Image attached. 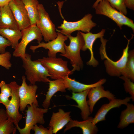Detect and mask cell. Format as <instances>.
I'll return each mask as SVG.
<instances>
[{
    "label": "cell",
    "mask_w": 134,
    "mask_h": 134,
    "mask_svg": "<svg viewBox=\"0 0 134 134\" xmlns=\"http://www.w3.org/2000/svg\"><path fill=\"white\" fill-rule=\"evenodd\" d=\"M21 59L26 78L30 85L35 84L37 82H48L49 79L48 77L51 76L40 62L37 60L32 61L31 55L27 53L25 58Z\"/></svg>",
    "instance_id": "1"
},
{
    "label": "cell",
    "mask_w": 134,
    "mask_h": 134,
    "mask_svg": "<svg viewBox=\"0 0 134 134\" xmlns=\"http://www.w3.org/2000/svg\"><path fill=\"white\" fill-rule=\"evenodd\" d=\"M70 41L69 45H67L64 44L65 53L60 55L69 59L73 67L71 70L72 72L79 71L83 66V62L80 55V51L84 44L83 38L80 32H78L77 35L74 37L71 35H67Z\"/></svg>",
    "instance_id": "2"
},
{
    "label": "cell",
    "mask_w": 134,
    "mask_h": 134,
    "mask_svg": "<svg viewBox=\"0 0 134 134\" xmlns=\"http://www.w3.org/2000/svg\"><path fill=\"white\" fill-rule=\"evenodd\" d=\"M37 60L46 68L52 79H63L73 73L68 68V62L61 58L43 57Z\"/></svg>",
    "instance_id": "3"
},
{
    "label": "cell",
    "mask_w": 134,
    "mask_h": 134,
    "mask_svg": "<svg viewBox=\"0 0 134 134\" xmlns=\"http://www.w3.org/2000/svg\"><path fill=\"white\" fill-rule=\"evenodd\" d=\"M94 8L96 14L105 15L112 19L120 29L123 25H126L131 28L134 32L133 21L113 7L106 0L100 2Z\"/></svg>",
    "instance_id": "4"
},
{
    "label": "cell",
    "mask_w": 134,
    "mask_h": 134,
    "mask_svg": "<svg viewBox=\"0 0 134 134\" xmlns=\"http://www.w3.org/2000/svg\"><path fill=\"white\" fill-rule=\"evenodd\" d=\"M26 112L25 124L24 127L21 128L19 126L16 127L20 134H30L31 130L37 123L43 124L45 123L44 114L47 113L48 109L39 108L34 104L27 105Z\"/></svg>",
    "instance_id": "5"
},
{
    "label": "cell",
    "mask_w": 134,
    "mask_h": 134,
    "mask_svg": "<svg viewBox=\"0 0 134 134\" xmlns=\"http://www.w3.org/2000/svg\"><path fill=\"white\" fill-rule=\"evenodd\" d=\"M21 40L13 52V56L21 59L25 57L26 48L28 44L34 40H36L38 43L41 42L42 36L40 30L36 25L31 26L21 31Z\"/></svg>",
    "instance_id": "6"
},
{
    "label": "cell",
    "mask_w": 134,
    "mask_h": 134,
    "mask_svg": "<svg viewBox=\"0 0 134 134\" xmlns=\"http://www.w3.org/2000/svg\"><path fill=\"white\" fill-rule=\"evenodd\" d=\"M92 17L91 14H88L81 19L75 22H68L64 19L63 23L58 27L61 30L57 31L66 36L70 35L73 32L76 31L88 32L96 25V23L92 21Z\"/></svg>",
    "instance_id": "7"
},
{
    "label": "cell",
    "mask_w": 134,
    "mask_h": 134,
    "mask_svg": "<svg viewBox=\"0 0 134 134\" xmlns=\"http://www.w3.org/2000/svg\"><path fill=\"white\" fill-rule=\"evenodd\" d=\"M132 34L131 38L128 39V43L126 48L123 51L122 54L120 58L118 61H112L108 57L105 53V48L106 43H102L101 50L103 53L104 57L106 59L104 62L106 68V71L110 75L112 76L119 77L121 75L122 71L124 69L126 63L128 55L129 45L131 40L133 38Z\"/></svg>",
    "instance_id": "8"
},
{
    "label": "cell",
    "mask_w": 134,
    "mask_h": 134,
    "mask_svg": "<svg viewBox=\"0 0 134 134\" xmlns=\"http://www.w3.org/2000/svg\"><path fill=\"white\" fill-rule=\"evenodd\" d=\"M38 9L39 18L36 22V25L40 30L44 41L48 42L55 39L57 36L55 26L43 5L39 4Z\"/></svg>",
    "instance_id": "9"
},
{
    "label": "cell",
    "mask_w": 134,
    "mask_h": 134,
    "mask_svg": "<svg viewBox=\"0 0 134 134\" xmlns=\"http://www.w3.org/2000/svg\"><path fill=\"white\" fill-rule=\"evenodd\" d=\"M11 89V98L8 105L6 107V111L8 117L16 127L22 118V115L19 112L20 105V99L19 95V89L20 85L15 81L8 84Z\"/></svg>",
    "instance_id": "10"
},
{
    "label": "cell",
    "mask_w": 134,
    "mask_h": 134,
    "mask_svg": "<svg viewBox=\"0 0 134 134\" xmlns=\"http://www.w3.org/2000/svg\"><path fill=\"white\" fill-rule=\"evenodd\" d=\"M22 83L19 89V95L20 99V110L23 112L27 105L34 104L39 107L36 95L38 87L35 85H28L26 82V77L22 76Z\"/></svg>",
    "instance_id": "11"
},
{
    "label": "cell",
    "mask_w": 134,
    "mask_h": 134,
    "mask_svg": "<svg viewBox=\"0 0 134 134\" xmlns=\"http://www.w3.org/2000/svg\"><path fill=\"white\" fill-rule=\"evenodd\" d=\"M57 36L55 39L45 43L43 42L38 43V45L36 46L31 45L30 49L33 52L38 48L42 47L48 50V55L50 57H56L57 53L59 52L62 54L65 53L64 48L65 41L67 40L68 37L61 33L58 32Z\"/></svg>",
    "instance_id": "12"
},
{
    "label": "cell",
    "mask_w": 134,
    "mask_h": 134,
    "mask_svg": "<svg viewBox=\"0 0 134 134\" xmlns=\"http://www.w3.org/2000/svg\"><path fill=\"white\" fill-rule=\"evenodd\" d=\"M8 5L19 30L22 31L31 26L27 11L21 0H12Z\"/></svg>",
    "instance_id": "13"
},
{
    "label": "cell",
    "mask_w": 134,
    "mask_h": 134,
    "mask_svg": "<svg viewBox=\"0 0 134 134\" xmlns=\"http://www.w3.org/2000/svg\"><path fill=\"white\" fill-rule=\"evenodd\" d=\"M82 35L84 41V44L81 50L85 51L88 49L91 54L90 60L87 62V65L92 66L94 67H96L98 64V61L95 58L93 50V46L94 43L98 38H101L104 36L105 30L103 29L100 32L93 34L90 32L86 33L79 31Z\"/></svg>",
    "instance_id": "14"
},
{
    "label": "cell",
    "mask_w": 134,
    "mask_h": 134,
    "mask_svg": "<svg viewBox=\"0 0 134 134\" xmlns=\"http://www.w3.org/2000/svg\"><path fill=\"white\" fill-rule=\"evenodd\" d=\"M131 99V97H129L123 99L115 98L109 100L108 103L102 105L93 118V124L95 125L99 122L105 120L106 116L110 110L114 108L119 107L122 105H126Z\"/></svg>",
    "instance_id": "15"
},
{
    "label": "cell",
    "mask_w": 134,
    "mask_h": 134,
    "mask_svg": "<svg viewBox=\"0 0 134 134\" xmlns=\"http://www.w3.org/2000/svg\"><path fill=\"white\" fill-rule=\"evenodd\" d=\"M87 96L88 98L87 103L91 113L93 111L95 105L100 99L106 98L109 101L115 98L114 95L109 91L105 90L102 85L91 88Z\"/></svg>",
    "instance_id": "16"
},
{
    "label": "cell",
    "mask_w": 134,
    "mask_h": 134,
    "mask_svg": "<svg viewBox=\"0 0 134 134\" xmlns=\"http://www.w3.org/2000/svg\"><path fill=\"white\" fill-rule=\"evenodd\" d=\"M71 111L65 112L59 108L58 112H53L49 126L53 129V134H56L62 129L70 120Z\"/></svg>",
    "instance_id": "17"
},
{
    "label": "cell",
    "mask_w": 134,
    "mask_h": 134,
    "mask_svg": "<svg viewBox=\"0 0 134 134\" xmlns=\"http://www.w3.org/2000/svg\"><path fill=\"white\" fill-rule=\"evenodd\" d=\"M63 79L66 88L74 93L80 92L92 88L102 85L106 81L105 79H102L95 83L87 84L77 81L75 79H71L68 76L65 77Z\"/></svg>",
    "instance_id": "18"
},
{
    "label": "cell",
    "mask_w": 134,
    "mask_h": 134,
    "mask_svg": "<svg viewBox=\"0 0 134 134\" xmlns=\"http://www.w3.org/2000/svg\"><path fill=\"white\" fill-rule=\"evenodd\" d=\"M93 117H89L87 119L83 121H78L73 120L71 119L66 125L64 132L74 127H78L82 130L83 134H95L98 131V128L96 125L92 123Z\"/></svg>",
    "instance_id": "19"
},
{
    "label": "cell",
    "mask_w": 134,
    "mask_h": 134,
    "mask_svg": "<svg viewBox=\"0 0 134 134\" xmlns=\"http://www.w3.org/2000/svg\"><path fill=\"white\" fill-rule=\"evenodd\" d=\"M90 89L79 93L73 92L72 96L70 97L77 103V105L74 106L80 110L81 116L83 120L87 119L91 113L86 99L88 93Z\"/></svg>",
    "instance_id": "20"
},
{
    "label": "cell",
    "mask_w": 134,
    "mask_h": 134,
    "mask_svg": "<svg viewBox=\"0 0 134 134\" xmlns=\"http://www.w3.org/2000/svg\"><path fill=\"white\" fill-rule=\"evenodd\" d=\"M48 82L49 86L48 91L45 95V99L42 104L43 108L45 109H48L50 105V100L55 93L58 91L65 92L66 89L63 78L53 80H49Z\"/></svg>",
    "instance_id": "21"
},
{
    "label": "cell",
    "mask_w": 134,
    "mask_h": 134,
    "mask_svg": "<svg viewBox=\"0 0 134 134\" xmlns=\"http://www.w3.org/2000/svg\"><path fill=\"white\" fill-rule=\"evenodd\" d=\"M0 29H19L15 19L8 5L0 7Z\"/></svg>",
    "instance_id": "22"
},
{
    "label": "cell",
    "mask_w": 134,
    "mask_h": 134,
    "mask_svg": "<svg viewBox=\"0 0 134 134\" xmlns=\"http://www.w3.org/2000/svg\"><path fill=\"white\" fill-rule=\"evenodd\" d=\"M27 11L31 26L36 25V22L39 19L38 0H21Z\"/></svg>",
    "instance_id": "23"
},
{
    "label": "cell",
    "mask_w": 134,
    "mask_h": 134,
    "mask_svg": "<svg viewBox=\"0 0 134 134\" xmlns=\"http://www.w3.org/2000/svg\"><path fill=\"white\" fill-rule=\"evenodd\" d=\"M9 118L6 110L0 109V134H15L17 130Z\"/></svg>",
    "instance_id": "24"
},
{
    "label": "cell",
    "mask_w": 134,
    "mask_h": 134,
    "mask_svg": "<svg viewBox=\"0 0 134 134\" xmlns=\"http://www.w3.org/2000/svg\"><path fill=\"white\" fill-rule=\"evenodd\" d=\"M126 105V108L121 114L120 121L117 126L119 128L123 129L134 123V106L128 103Z\"/></svg>",
    "instance_id": "25"
},
{
    "label": "cell",
    "mask_w": 134,
    "mask_h": 134,
    "mask_svg": "<svg viewBox=\"0 0 134 134\" xmlns=\"http://www.w3.org/2000/svg\"><path fill=\"white\" fill-rule=\"evenodd\" d=\"M0 35L9 40L11 43L12 48L15 49L19 43V40L22 38V33L19 29H0Z\"/></svg>",
    "instance_id": "26"
},
{
    "label": "cell",
    "mask_w": 134,
    "mask_h": 134,
    "mask_svg": "<svg viewBox=\"0 0 134 134\" xmlns=\"http://www.w3.org/2000/svg\"><path fill=\"white\" fill-rule=\"evenodd\" d=\"M121 75L134 81V49L128 52L127 60Z\"/></svg>",
    "instance_id": "27"
},
{
    "label": "cell",
    "mask_w": 134,
    "mask_h": 134,
    "mask_svg": "<svg viewBox=\"0 0 134 134\" xmlns=\"http://www.w3.org/2000/svg\"><path fill=\"white\" fill-rule=\"evenodd\" d=\"M120 79L123 80L124 82L123 84L126 93L131 95V98L133 101H134V84L129 78L122 75L119 76Z\"/></svg>",
    "instance_id": "28"
},
{
    "label": "cell",
    "mask_w": 134,
    "mask_h": 134,
    "mask_svg": "<svg viewBox=\"0 0 134 134\" xmlns=\"http://www.w3.org/2000/svg\"><path fill=\"white\" fill-rule=\"evenodd\" d=\"M106 0L113 7L116 8L124 15H126L127 11L125 4V0Z\"/></svg>",
    "instance_id": "29"
},
{
    "label": "cell",
    "mask_w": 134,
    "mask_h": 134,
    "mask_svg": "<svg viewBox=\"0 0 134 134\" xmlns=\"http://www.w3.org/2000/svg\"><path fill=\"white\" fill-rule=\"evenodd\" d=\"M11 57L10 53L8 51L5 53L0 54V65L9 70L11 67L12 64L10 61Z\"/></svg>",
    "instance_id": "30"
},
{
    "label": "cell",
    "mask_w": 134,
    "mask_h": 134,
    "mask_svg": "<svg viewBox=\"0 0 134 134\" xmlns=\"http://www.w3.org/2000/svg\"><path fill=\"white\" fill-rule=\"evenodd\" d=\"M48 129L44 127L42 125L39 126L37 124L34 127L33 130L34 132V134H52L53 129L52 128L49 127Z\"/></svg>",
    "instance_id": "31"
},
{
    "label": "cell",
    "mask_w": 134,
    "mask_h": 134,
    "mask_svg": "<svg viewBox=\"0 0 134 134\" xmlns=\"http://www.w3.org/2000/svg\"><path fill=\"white\" fill-rule=\"evenodd\" d=\"M11 45L9 40L0 35V54L5 53L6 48Z\"/></svg>",
    "instance_id": "32"
},
{
    "label": "cell",
    "mask_w": 134,
    "mask_h": 134,
    "mask_svg": "<svg viewBox=\"0 0 134 134\" xmlns=\"http://www.w3.org/2000/svg\"><path fill=\"white\" fill-rule=\"evenodd\" d=\"M0 88L1 93L4 94L8 98L11 96V89L8 84H6L5 82L2 81L0 83Z\"/></svg>",
    "instance_id": "33"
},
{
    "label": "cell",
    "mask_w": 134,
    "mask_h": 134,
    "mask_svg": "<svg viewBox=\"0 0 134 134\" xmlns=\"http://www.w3.org/2000/svg\"><path fill=\"white\" fill-rule=\"evenodd\" d=\"M4 94L0 93V103L3 104L6 107L9 104L10 100Z\"/></svg>",
    "instance_id": "34"
},
{
    "label": "cell",
    "mask_w": 134,
    "mask_h": 134,
    "mask_svg": "<svg viewBox=\"0 0 134 134\" xmlns=\"http://www.w3.org/2000/svg\"><path fill=\"white\" fill-rule=\"evenodd\" d=\"M125 3L126 7L134 10V0H125Z\"/></svg>",
    "instance_id": "35"
},
{
    "label": "cell",
    "mask_w": 134,
    "mask_h": 134,
    "mask_svg": "<svg viewBox=\"0 0 134 134\" xmlns=\"http://www.w3.org/2000/svg\"><path fill=\"white\" fill-rule=\"evenodd\" d=\"M12 0H0V7L4 6L9 4Z\"/></svg>",
    "instance_id": "36"
},
{
    "label": "cell",
    "mask_w": 134,
    "mask_h": 134,
    "mask_svg": "<svg viewBox=\"0 0 134 134\" xmlns=\"http://www.w3.org/2000/svg\"><path fill=\"white\" fill-rule=\"evenodd\" d=\"M103 0H96V1L94 4L93 6V7L94 8L100 2Z\"/></svg>",
    "instance_id": "37"
},
{
    "label": "cell",
    "mask_w": 134,
    "mask_h": 134,
    "mask_svg": "<svg viewBox=\"0 0 134 134\" xmlns=\"http://www.w3.org/2000/svg\"><path fill=\"white\" fill-rule=\"evenodd\" d=\"M1 15L0 7V17Z\"/></svg>",
    "instance_id": "38"
}]
</instances>
